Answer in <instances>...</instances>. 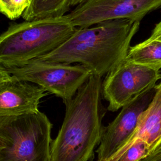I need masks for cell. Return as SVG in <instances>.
<instances>
[{"mask_svg": "<svg viewBox=\"0 0 161 161\" xmlns=\"http://www.w3.org/2000/svg\"><path fill=\"white\" fill-rule=\"evenodd\" d=\"M46 95L40 86L11 75L0 84V116L37 112L41 99Z\"/></svg>", "mask_w": 161, "mask_h": 161, "instance_id": "9c48e42d", "label": "cell"}, {"mask_svg": "<svg viewBox=\"0 0 161 161\" xmlns=\"http://www.w3.org/2000/svg\"><path fill=\"white\" fill-rule=\"evenodd\" d=\"M52 125L40 111L0 116V161H50Z\"/></svg>", "mask_w": 161, "mask_h": 161, "instance_id": "277c9868", "label": "cell"}, {"mask_svg": "<svg viewBox=\"0 0 161 161\" xmlns=\"http://www.w3.org/2000/svg\"><path fill=\"white\" fill-rule=\"evenodd\" d=\"M151 152L148 144L138 138L126 143L107 161H140Z\"/></svg>", "mask_w": 161, "mask_h": 161, "instance_id": "4fadbf2b", "label": "cell"}, {"mask_svg": "<svg viewBox=\"0 0 161 161\" xmlns=\"http://www.w3.org/2000/svg\"><path fill=\"white\" fill-rule=\"evenodd\" d=\"M161 8V0H86L65 14L75 28H87L103 22L141 20Z\"/></svg>", "mask_w": 161, "mask_h": 161, "instance_id": "52a82bcc", "label": "cell"}, {"mask_svg": "<svg viewBox=\"0 0 161 161\" xmlns=\"http://www.w3.org/2000/svg\"><path fill=\"white\" fill-rule=\"evenodd\" d=\"M155 87L123 106L116 117L104 127L97 150V161H107L129 140L136 128L140 116L154 96Z\"/></svg>", "mask_w": 161, "mask_h": 161, "instance_id": "ba28073f", "label": "cell"}, {"mask_svg": "<svg viewBox=\"0 0 161 161\" xmlns=\"http://www.w3.org/2000/svg\"><path fill=\"white\" fill-rule=\"evenodd\" d=\"M4 68L18 80L35 84L60 97L64 103L71 99L92 74L80 64L70 65L38 59L19 67Z\"/></svg>", "mask_w": 161, "mask_h": 161, "instance_id": "5b68a950", "label": "cell"}, {"mask_svg": "<svg viewBox=\"0 0 161 161\" xmlns=\"http://www.w3.org/2000/svg\"><path fill=\"white\" fill-rule=\"evenodd\" d=\"M140 161H161V145Z\"/></svg>", "mask_w": 161, "mask_h": 161, "instance_id": "2e32d148", "label": "cell"}, {"mask_svg": "<svg viewBox=\"0 0 161 161\" xmlns=\"http://www.w3.org/2000/svg\"><path fill=\"white\" fill-rule=\"evenodd\" d=\"M76 29L66 15L12 24L0 35V65H23L56 49Z\"/></svg>", "mask_w": 161, "mask_h": 161, "instance_id": "3957f363", "label": "cell"}, {"mask_svg": "<svg viewBox=\"0 0 161 161\" xmlns=\"http://www.w3.org/2000/svg\"><path fill=\"white\" fill-rule=\"evenodd\" d=\"M140 25V21L116 19L77 28L58 47L36 59L79 63L92 74L103 77L125 61Z\"/></svg>", "mask_w": 161, "mask_h": 161, "instance_id": "6da1fadb", "label": "cell"}, {"mask_svg": "<svg viewBox=\"0 0 161 161\" xmlns=\"http://www.w3.org/2000/svg\"><path fill=\"white\" fill-rule=\"evenodd\" d=\"M30 0H0V13L11 20L21 16Z\"/></svg>", "mask_w": 161, "mask_h": 161, "instance_id": "5bb4252c", "label": "cell"}, {"mask_svg": "<svg viewBox=\"0 0 161 161\" xmlns=\"http://www.w3.org/2000/svg\"><path fill=\"white\" fill-rule=\"evenodd\" d=\"M155 89L151 102L140 116L135 132L126 142L141 139L148 144L151 152L161 145V81Z\"/></svg>", "mask_w": 161, "mask_h": 161, "instance_id": "30bf717a", "label": "cell"}, {"mask_svg": "<svg viewBox=\"0 0 161 161\" xmlns=\"http://www.w3.org/2000/svg\"><path fill=\"white\" fill-rule=\"evenodd\" d=\"M71 0H30L22 17L25 21L58 18L69 11Z\"/></svg>", "mask_w": 161, "mask_h": 161, "instance_id": "8fae6325", "label": "cell"}, {"mask_svg": "<svg viewBox=\"0 0 161 161\" xmlns=\"http://www.w3.org/2000/svg\"><path fill=\"white\" fill-rule=\"evenodd\" d=\"M102 77L91 74L75 95L64 102L62 126L52 141L50 161H92L100 143L104 112L101 104Z\"/></svg>", "mask_w": 161, "mask_h": 161, "instance_id": "7a4b0ae2", "label": "cell"}, {"mask_svg": "<svg viewBox=\"0 0 161 161\" xmlns=\"http://www.w3.org/2000/svg\"><path fill=\"white\" fill-rule=\"evenodd\" d=\"M11 77V75L7 70L4 67L0 65V84L10 79Z\"/></svg>", "mask_w": 161, "mask_h": 161, "instance_id": "e0dca14e", "label": "cell"}, {"mask_svg": "<svg viewBox=\"0 0 161 161\" xmlns=\"http://www.w3.org/2000/svg\"><path fill=\"white\" fill-rule=\"evenodd\" d=\"M147 40L149 41L161 42V20L155 25L150 36Z\"/></svg>", "mask_w": 161, "mask_h": 161, "instance_id": "9a60e30c", "label": "cell"}, {"mask_svg": "<svg viewBox=\"0 0 161 161\" xmlns=\"http://www.w3.org/2000/svg\"><path fill=\"white\" fill-rule=\"evenodd\" d=\"M161 80V72L149 67L127 61L109 72L103 82L102 94L108 109L116 111Z\"/></svg>", "mask_w": 161, "mask_h": 161, "instance_id": "8992f818", "label": "cell"}, {"mask_svg": "<svg viewBox=\"0 0 161 161\" xmlns=\"http://www.w3.org/2000/svg\"><path fill=\"white\" fill-rule=\"evenodd\" d=\"M125 60L160 70L161 69V42L149 41L146 39L131 47Z\"/></svg>", "mask_w": 161, "mask_h": 161, "instance_id": "7c38bea8", "label": "cell"}, {"mask_svg": "<svg viewBox=\"0 0 161 161\" xmlns=\"http://www.w3.org/2000/svg\"><path fill=\"white\" fill-rule=\"evenodd\" d=\"M86 0H71L70 2V6H75V5H79L83 2H84Z\"/></svg>", "mask_w": 161, "mask_h": 161, "instance_id": "ac0fdd59", "label": "cell"}]
</instances>
